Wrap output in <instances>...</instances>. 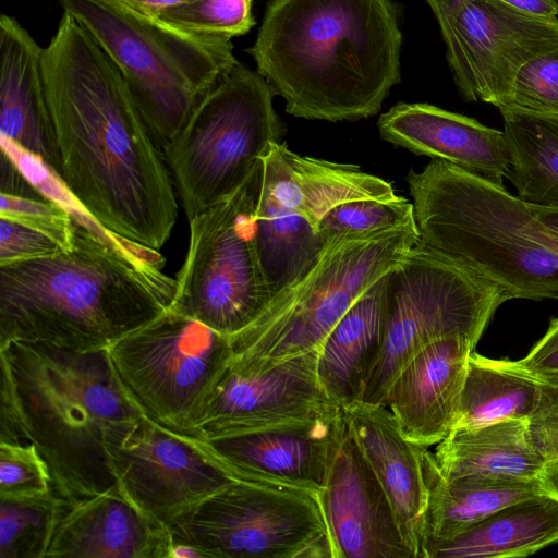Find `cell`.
Returning a JSON list of instances; mask_svg holds the SVG:
<instances>
[{"instance_id": "obj_1", "label": "cell", "mask_w": 558, "mask_h": 558, "mask_svg": "<svg viewBox=\"0 0 558 558\" xmlns=\"http://www.w3.org/2000/svg\"><path fill=\"white\" fill-rule=\"evenodd\" d=\"M59 177L104 229L159 251L178 217L159 148L107 53L68 13L44 47Z\"/></svg>"}, {"instance_id": "obj_2", "label": "cell", "mask_w": 558, "mask_h": 558, "mask_svg": "<svg viewBox=\"0 0 558 558\" xmlns=\"http://www.w3.org/2000/svg\"><path fill=\"white\" fill-rule=\"evenodd\" d=\"M73 222L70 248L0 265V345L105 350L169 308L175 279L159 251Z\"/></svg>"}, {"instance_id": "obj_3", "label": "cell", "mask_w": 558, "mask_h": 558, "mask_svg": "<svg viewBox=\"0 0 558 558\" xmlns=\"http://www.w3.org/2000/svg\"><path fill=\"white\" fill-rule=\"evenodd\" d=\"M400 51L390 0H270L248 49L289 114L330 122L378 113Z\"/></svg>"}, {"instance_id": "obj_4", "label": "cell", "mask_w": 558, "mask_h": 558, "mask_svg": "<svg viewBox=\"0 0 558 558\" xmlns=\"http://www.w3.org/2000/svg\"><path fill=\"white\" fill-rule=\"evenodd\" d=\"M0 442L34 444L49 468L52 492L68 501L117 485L106 433L143 413L106 349L11 341L0 345Z\"/></svg>"}, {"instance_id": "obj_5", "label": "cell", "mask_w": 558, "mask_h": 558, "mask_svg": "<svg viewBox=\"0 0 558 558\" xmlns=\"http://www.w3.org/2000/svg\"><path fill=\"white\" fill-rule=\"evenodd\" d=\"M425 244L511 299H558V232L498 185L440 159L407 175Z\"/></svg>"}, {"instance_id": "obj_6", "label": "cell", "mask_w": 558, "mask_h": 558, "mask_svg": "<svg viewBox=\"0 0 558 558\" xmlns=\"http://www.w3.org/2000/svg\"><path fill=\"white\" fill-rule=\"evenodd\" d=\"M57 1L120 71L159 150L239 63L230 38L182 31L120 0Z\"/></svg>"}, {"instance_id": "obj_7", "label": "cell", "mask_w": 558, "mask_h": 558, "mask_svg": "<svg viewBox=\"0 0 558 558\" xmlns=\"http://www.w3.org/2000/svg\"><path fill=\"white\" fill-rule=\"evenodd\" d=\"M420 241L415 219L388 229L328 239L318 260L230 336L232 360L266 368L319 349L349 307Z\"/></svg>"}, {"instance_id": "obj_8", "label": "cell", "mask_w": 558, "mask_h": 558, "mask_svg": "<svg viewBox=\"0 0 558 558\" xmlns=\"http://www.w3.org/2000/svg\"><path fill=\"white\" fill-rule=\"evenodd\" d=\"M275 94L263 76L238 63L166 146L189 220L235 192L281 143Z\"/></svg>"}, {"instance_id": "obj_9", "label": "cell", "mask_w": 558, "mask_h": 558, "mask_svg": "<svg viewBox=\"0 0 558 558\" xmlns=\"http://www.w3.org/2000/svg\"><path fill=\"white\" fill-rule=\"evenodd\" d=\"M506 301L498 287L420 239L389 272L384 340L360 402L386 407L399 372L428 344L452 335L477 343Z\"/></svg>"}, {"instance_id": "obj_10", "label": "cell", "mask_w": 558, "mask_h": 558, "mask_svg": "<svg viewBox=\"0 0 558 558\" xmlns=\"http://www.w3.org/2000/svg\"><path fill=\"white\" fill-rule=\"evenodd\" d=\"M262 185L260 160L235 192L189 220L169 308L227 336L251 325L271 301L254 238Z\"/></svg>"}, {"instance_id": "obj_11", "label": "cell", "mask_w": 558, "mask_h": 558, "mask_svg": "<svg viewBox=\"0 0 558 558\" xmlns=\"http://www.w3.org/2000/svg\"><path fill=\"white\" fill-rule=\"evenodd\" d=\"M166 525L203 558H333L318 498L289 488L233 480Z\"/></svg>"}, {"instance_id": "obj_12", "label": "cell", "mask_w": 558, "mask_h": 558, "mask_svg": "<svg viewBox=\"0 0 558 558\" xmlns=\"http://www.w3.org/2000/svg\"><path fill=\"white\" fill-rule=\"evenodd\" d=\"M106 350L141 412L186 435L233 354L230 336L170 308Z\"/></svg>"}, {"instance_id": "obj_13", "label": "cell", "mask_w": 558, "mask_h": 558, "mask_svg": "<svg viewBox=\"0 0 558 558\" xmlns=\"http://www.w3.org/2000/svg\"><path fill=\"white\" fill-rule=\"evenodd\" d=\"M432 10L454 83L469 101L505 107L521 66L558 46V19L538 17L502 0H439Z\"/></svg>"}, {"instance_id": "obj_14", "label": "cell", "mask_w": 558, "mask_h": 558, "mask_svg": "<svg viewBox=\"0 0 558 558\" xmlns=\"http://www.w3.org/2000/svg\"><path fill=\"white\" fill-rule=\"evenodd\" d=\"M105 451L120 492L165 524L235 480L195 437L144 414L111 426Z\"/></svg>"}, {"instance_id": "obj_15", "label": "cell", "mask_w": 558, "mask_h": 558, "mask_svg": "<svg viewBox=\"0 0 558 558\" xmlns=\"http://www.w3.org/2000/svg\"><path fill=\"white\" fill-rule=\"evenodd\" d=\"M318 349L255 368L230 360L216 379L189 435L216 434L308 421L342 411L320 385Z\"/></svg>"}, {"instance_id": "obj_16", "label": "cell", "mask_w": 558, "mask_h": 558, "mask_svg": "<svg viewBox=\"0 0 558 558\" xmlns=\"http://www.w3.org/2000/svg\"><path fill=\"white\" fill-rule=\"evenodd\" d=\"M345 430L343 411L196 438L235 480L323 492Z\"/></svg>"}, {"instance_id": "obj_17", "label": "cell", "mask_w": 558, "mask_h": 558, "mask_svg": "<svg viewBox=\"0 0 558 558\" xmlns=\"http://www.w3.org/2000/svg\"><path fill=\"white\" fill-rule=\"evenodd\" d=\"M318 501L333 558H414L381 485L347 425Z\"/></svg>"}, {"instance_id": "obj_18", "label": "cell", "mask_w": 558, "mask_h": 558, "mask_svg": "<svg viewBox=\"0 0 558 558\" xmlns=\"http://www.w3.org/2000/svg\"><path fill=\"white\" fill-rule=\"evenodd\" d=\"M171 547L167 525L116 485L93 497L63 499L45 558H169Z\"/></svg>"}, {"instance_id": "obj_19", "label": "cell", "mask_w": 558, "mask_h": 558, "mask_svg": "<svg viewBox=\"0 0 558 558\" xmlns=\"http://www.w3.org/2000/svg\"><path fill=\"white\" fill-rule=\"evenodd\" d=\"M475 345L464 335L439 339L399 372L388 391L386 407L409 440L428 448L452 430Z\"/></svg>"}, {"instance_id": "obj_20", "label": "cell", "mask_w": 558, "mask_h": 558, "mask_svg": "<svg viewBox=\"0 0 558 558\" xmlns=\"http://www.w3.org/2000/svg\"><path fill=\"white\" fill-rule=\"evenodd\" d=\"M380 137L456 165L498 185L510 167L504 131L428 104L399 102L378 120Z\"/></svg>"}, {"instance_id": "obj_21", "label": "cell", "mask_w": 558, "mask_h": 558, "mask_svg": "<svg viewBox=\"0 0 558 558\" xmlns=\"http://www.w3.org/2000/svg\"><path fill=\"white\" fill-rule=\"evenodd\" d=\"M347 428L376 475L401 534L422 558L428 489L423 468L426 447L409 440L387 407L356 402L342 409Z\"/></svg>"}, {"instance_id": "obj_22", "label": "cell", "mask_w": 558, "mask_h": 558, "mask_svg": "<svg viewBox=\"0 0 558 558\" xmlns=\"http://www.w3.org/2000/svg\"><path fill=\"white\" fill-rule=\"evenodd\" d=\"M44 47L14 17L0 16V137L59 174V156L43 75Z\"/></svg>"}, {"instance_id": "obj_23", "label": "cell", "mask_w": 558, "mask_h": 558, "mask_svg": "<svg viewBox=\"0 0 558 558\" xmlns=\"http://www.w3.org/2000/svg\"><path fill=\"white\" fill-rule=\"evenodd\" d=\"M262 161V192L304 217L317 232L323 217L339 204L398 196L390 182L357 166L300 156L282 143L272 144Z\"/></svg>"}, {"instance_id": "obj_24", "label": "cell", "mask_w": 558, "mask_h": 558, "mask_svg": "<svg viewBox=\"0 0 558 558\" xmlns=\"http://www.w3.org/2000/svg\"><path fill=\"white\" fill-rule=\"evenodd\" d=\"M388 300L389 272L349 307L318 349V379L341 409L360 402L366 375L384 340Z\"/></svg>"}, {"instance_id": "obj_25", "label": "cell", "mask_w": 558, "mask_h": 558, "mask_svg": "<svg viewBox=\"0 0 558 558\" xmlns=\"http://www.w3.org/2000/svg\"><path fill=\"white\" fill-rule=\"evenodd\" d=\"M434 457L440 472L449 480L535 481L539 480L547 462L531 436L526 418L451 430L437 444Z\"/></svg>"}, {"instance_id": "obj_26", "label": "cell", "mask_w": 558, "mask_h": 558, "mask_svg": "<svg viewBox=\"0 0 558 558\" xmlns=\"http://www.w3.org/2000/svg\"><path fill=\"white\" fill-rule=\"evenodd\" d=\"M558 543V500L543 493L508 505L450 539L428 547L424 558L527 557Z\"/></svg>"}, {"instance_id": "obj_27", "label": "cell", "mask_w": 558, "mask_h": 558, "mask_svg": "<svg viewBox=\"0 0 558 558\" xmlns=\"http://www.w3.org/2000/svg\"><path fill=\"white\" fill-rule=\"evenodd\" d=\"M428 489L422 558L428 547L452 538L493 512L519 500L543 494L539 480L519 482L478 477L449 480L434 453L423 450Z\"/></svg>"}, {"instance_id": "obj_28", "label": "cell", "mask_w": 558, "mask_h": 558, "mask_svg": "<svg viewBox=\"0 0 558 558\" xmlns=\"http://www.w3.org/2000/svg\"><path fill=\"white\" fill-rule=\"evenodd\" d=\"M545 387L519 361L492 360L473 351L452 430L509 418L530 420L542 403Z\"/></svg>"}, {"instance_id": "obj_29", "label": "cell", "mask_w": 558, "mask_h": 558, "mask_svg": "<svg viewBox=\"0 0 558 558\" xmlns=\"http://www.w3.org/2000/svg\"><path fill=\"white\" fill-rule=\"evenodd\" d=\"M499 110L510 154L506 178L524 203L558 207V114Z\"/></svg>"}, {"instance_id": "obj_30", "label": "cell", "mask_w": 558, "mask_h": 558, "mask_svg": "<svg viewBox=\"0 0 558 558\" xmlns=\"http://www.w3.org/2000/svg\"><path fill=\"white\" fill-rule=\"evenodd\" d=\"M255 245L271 299L318 260L328 240L301 215L260 191L254 216Z\"/></svg>"}, {"instance_id": "obj_31", "label": "cell", "mask_w": 558, "mask_h": 558, "mask_svg": "<svg viewBox=\"0 0 558 558\" xmlns=\"http://www.w3.org/2000/svg\"><path fill=\"white\" fill-rule=\"evenodd\" d=\"M63 498L0 494V558H45Z\"/></svg>"}, {"instance_id": "obj_32", "label": "cell", "mask_w": 558, "mask_h": 558, "mask_svg": "<svg viewBox=\"0 0 558 558\" xmlns=\"http://www.w3.org/2000/svg\"><path fill=\"white\" fill-rule=\"evenodd\" d=\"M156 17L185 32L230 39L255 24L252 0H189Z\"/></svg>"}, {"instance_id": "obj_33", "label": "cell", "mask_w": 558, "mask_h": 558, "mask_svg": "<svg viewBox=\"0 0 558 558\" xmlns=\"http://www.w3.org/2000/svg\"><path fill=\"white\" fill-rule=\"evenodd\" d=\"M414 218L413 203L393 199H355L337 205L320 220L318 233L326 240L392 228Z\"/></svg>"}, {"instance_id": "obj_34", "label": "cell", "mask_w": 558, "mask_h": 558, "mask_svg": "<svg viewBox=\"0 0 558 558\" xmlns=\"http://www.w3.org/2000/svg\"><path fill=\"white\" fill-rule=\"evenodd\" d=\"M506 107L558 114V46L535 56L521 66L509 100L501 108Z\"/></svg>"}, {"instance_id": "obj_35", "label": "cell", "mask_w": 558, "mask_h": 558, "mask_svg": "<svg viewBox=\"0 0 558 558\" xmlns=\"http://www.w3.org/2000/svg\"><path fill=\"white\" fill-rule=\"evenodd\" d=\"M0 218L9 219L52 239L63 251L72 246L74 222L70 213L45 196L1 193Z\"/></svg>"}, {"instance_id": "obj_36", "label": "cell", "mask_w": 558, "mask_h": 558, "mask_svg": "<svg viewBox=\"0 0 558 558\" xmlns=\"http://www.w3.org/2000/svg\"><path fill=\"white\" fill-rule=\"evenodd\" d=\"M52 492L49 468L32 442H0V494Z\"/></svg>"}, {"instance_id": "obj_37", "label": "cell", "mask_w": 558, "mask_h": 558, "mask_svg": "<svg viewBox=\"0 0 558 558\" xmlns=\"http://www.w3.org/2000/svg\"><path fill=\"white\" fill-rule=\"evenodd\" d=\"M63 251L46 234L0 218V265L40 258Z\"/></svg>"}, {"instance_id": "obj_38", "label": "cell", "mask_w": 558, "mask_h": 558, "mask_svg": "<svg viewBox=\"0 0 558 558\" xmlns=\"http://www.w3.org/2000/svg\"><path fill=\"white\" fill-rule=\"evenodd\" d=\"M519 362L542 383L558 389V318L550 322L544 337Z\"/></svg>"}, {"instance_id": "obj_39", "label": "cell", "mask_w": 558, "mask_h": 558, "mask_svg": "<svg viewBox=\"0 0 558 558\" xmlns=\"http://www.w3.org/2000/svg\"><path fill=\"white\" fill-rule=\"evenodd\" d=\"M507 4L525 13L543 17L557 19L558 7L551 0H502Z\"/></svg>"}, {"instance_id": "obj_40", "label": "cell", "mask_w": 558, "mask_h": 558, "mask_svg": "<svg viewBox=\"0 0 558 558\" xmlns=\"http://www.w3.org/2000/svg\"><path fill=\"white\" fill-rule=\"evenodd\" d=\"M124 4L147 15L157 16L162 11L189 0H120Z\"/></svg>"}, {"instance_id": "obj_41", "label": "cell", "mask_w": 558, "mask_h": 558, "mask_svg": "<svg viewBox=\"0 0 558 558\" xmlns=\"http://www.w3.org/2000/svg\"><path fill=\"white\" fill-rule=\"evenodd\" d=\"M539 483L544 493L558 500V456L547 459Z\"/></svg>"}, {"instance_id": "obj_42", "label": "cell", "mask_w": 558, "mask_h": 558, "mask_svg": "<svg viewBox=\"0 0 558 558\" xmlns=\"http://www.w3.org/2000/svg\"><path fill=\"white\" fill-rule=\"evenodd\" d=\"M529 207L533 216L539 222L558 232V207H544L535 205H529Z\"/></svg>"}, {"instance_id": "obj_43", "label": "cell", "mask_w": 558, "mask_h": 558, "mask_svg": "<svg viewBox=\"0 0 558 558\" xmlns=\"http://www.w3.org/2000/svg\"><path fill=\"white\" fill-rule=\"evenodd\" d=\"M203 557L202 553L194 546L180 543L172 542V547L170 550L169 558H201Z\"/></svg>"}, {"instance_id": "obj_44", "label": "cell", "mask_w": 558, "mask_h": 558, "mask_svg": "<svg viewBox=\"0 0 558 558\" xmlns=\"http://www.w3.org/2000/svg\"><path fill=\"white\" fill-rule=\"evenodd\" d=\"M429 4V7L432 8L433 5H435L439 0H426ZM557 7H558V0H551Z\"/></svg>"}]
</instances>
